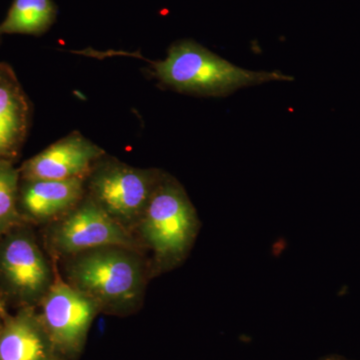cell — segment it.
I'll use <instances>...</instances> for the list:
<instances>
[{
  "label": "cell",
  "instance_id": "obj_1",
  "mask_svg": "<svg viewBox=\"0 0 360 360\" xmlns=\"http://www.w3.org/2000/svg\"><path fill=\"white\" fill-rule=\"evenodd\" d=\"M63 260V279L94 300L101 314L127 316L143 303L151 276L141 250L103 246Z\"/></svg>",
  "mask_w": 360,
  "mask_h": 360
},
{
  "label": "cell",
  "instance_id": "obj_2",
  "mask_svg": "<svg viewBox=\"0 0 360 360\" xmlns=\"http://www.w3.org/2000/svg\"><path fill=\"white\" fill-rule=\"evenodd\" d=\"M198 212L179 180L165 174L134 231L150 251L151 276L176 269L186 260L200 232Z\"/></svg>",
  "mask_w": 360,
  "mask_h": 360
},
{
  "label": "cell",
  "instance_id": "obj_3",
  "mask_svg": "<svg viewBox=\"0 0 360 360\" xmlns=\"http://www.w3.org/2000/svg\"><path fill=\"white\" fill-rule=\"evenodd\" d=\"M151 65L161 85L196 96H225L245 86L292 80L279 71L238 68L193 40L174 42L167 58L153 61Z\"/></svg>",
  "mask_w": 360,
  "mask_h": 360
},
{
  "label": "cell",
  "instance_id": "obj_4",
  "mask_svg": "<svg viewBox=\"0 0 360 360\" xmlns=\"http://www.w3.org/2000/svg\"><path fill=\"white\" fill-rule=\"evenodd\" d=\"M58 272L35 236L23 224L0 236V302L15 309L39 307Z\"/></svg>",
  "mask_w": 360,
  "mask_h": 360
},
{
  "label": "cell",
  "instance_id": "obj_5",
  "mask_svg": "<svg viewBox=\"0 0 360 360\" xmlns=\"http://www.w3.org/2000/svg\"><path fill=\"white\" fill-rule=\"evenodd\" d=\"M165 174L158 168L134 167L104 156L86 177V195L134 234Z\"/></svg>",
  "mask_w": 360,
  "mask_h": 360
},
{
  "label": "cell",
  "instance_id": "obj_6",
  "mask_svg": "<svg viewBox=\"0 0 360 360\" xmlns=\"http://www.w3.org/2000/svg\"><path fill=\"white\" fill-rule=\"evenodd\" d=\"M45 250L65 258L103 246H127L143 250L134 234L123 229L85 194L65 217L45 225Z\"/></svg>",
  "mask_w": 360,
  "mask_h": 360
},
{
  "label": "cell",
  "instance_id": "obj_7",
  "mask_svg": "<svg viewBox=\"0 0 360 360\" xmlns=\"http://www.w3.org/2000/svg\"><path fill=\"white\" fill-rule=\"evenodd\" d=\"M39 307L58 360H77L84 352L92 322L101 314L96 302L58 274Z\"/></svg>",
  "mask_w": 360,
  "mask_h": 360
},
{
  "label": "cell",
  "instance_id": "obj_8",
  "mask_svg": "<svg viewBox=\"0 0 360 360\" xmlns=\"http://www.w3.org/2000/svg\"><path fill=\"white\" fill-rule=\"evenodd\" d=\"M105 151L82 132L72 131L20 167L22 180L86 179Z\"/></svg>",
  "mask_w": 360,
  "mask_h": 360
},
{
  "label": "cell",
  "instance_id": "obj_9",
  "mask_svg": "<svg viewBox=\"0 0 360 360\" xmlns=\"http://www.w3.org/2000/svg\"><path fill=\"white\" fill-rule=\"evenodd\" d=\"M86 179L22 180L18 194L21 217L32 225H47L65 217L86 194Z\"/></svg>",
  "mask_w": 360,
  "mask_h": 360
},
{
  "label": "cell",
  "instance_id": "obj_10",
  "mask_svg": "<svg viewBox=\"0 0 360 360\" xmlns=\"http://www.w3.org/2000/svg\"><path fill=\"white\" fill-rule=\"evenodd\" d=\"M37 309L6 312L0 328V360H58Z\"/></svg>",
  "mask_w": 360,
  "mask_h": 360
},
{
  "label": "cell",
  "instance_id": "obj_11",
  "mask_svg": "<svg viewBox=\"0 0 360 360\" xmlns=\"http://www.w3.org/2000/svg\"><path fill=\"white\" fill-rule=\"evenodd\" d=\"M32 104L8 63H0V160L15 161L32 123Z\"/></svg>",
  "mask_w": 360,
  "mask_h": 360
},
{
  "label": "cell",
  "instance_id": "obj_12",
  "mask_svg": "<svg viewBox=\"0 0 360 360\" xmlns=\"http://www.w3.org/2000/svg\"><path fill=\"white\" fill-rule=\"evenodd\" d=\"M58 13L53 0H13L6 18L0 23V34L40 37L51 30Z\"/></svg>",
  "mask_w": 360,
  "mask_h": 360
},
{
  "label": "cell",
  "instance_id": "obj_13",
  "mask_svg": "<svg viewBox=\"0 0 360 360\" xmlns=\"http://www.w3.org/2000/svg\"><path fill=\"white\" fill-rule=\"evenodd\" d=\"M20 181V168L13 161L0 160V236L26 224L18 210Z\"/></svg>",
  "mask_w": 360,
  "mask_h": 360
},
{
  "label": "cell",
  "instance_id": "obj_14",
  "mask_svg": "<svg viewBox=\"0 0 360 360\" xmlns=\"http://www.w3.org/2000/svg\"><path fill=\"white\" fill-rule=\"evenodd\" d=\"M319 360H350L345 359V357L340 356V355H328V356L322 357L321 359Z\"/></svg>",
  "mask_w": 360,
  "mask_h": 360
},
{
  "label": "cell",
  "instance_id": "obj_15",
  "mask_svg": "<svg viewBox=\"0 0 360 360\" xmlns=\"http://www.w3.org/2000/svg\"><path fill=\"white\" fill-rule=\"evenodd\" d=\"M6 311V305L2 304V303L0 302V328H1L2 321H4V316Z\"/></svg>",
  "mask_w": 360,
  "mask_h": 360
},
{
  "label": "cell",
  "instance_id": "obj_16",
  "mask_svg": "<svg viewBox=\"0 0 360 360\" xmlns=\"http://www.w3.org/2000/svg\"><path fill=\"white\" fill-rule=\"evenodd\" d=\"M1 37H2V35H1V34H0V39H1Z\"/></svg>",
  "mask_w": 360,
  "mask_h": 360
}]
</instances>
